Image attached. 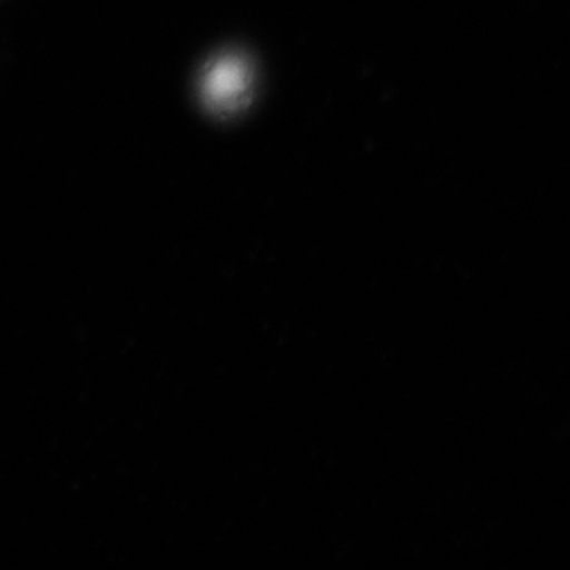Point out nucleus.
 <instances>
[{"label":"nucleus","mask_w":570,"mask_h":570,"mask_svg":"<svg viewBox=\"0 0 570 570\" xmlns=\"http://www.w3.org/2000/svg\"><path fill=\"white\" fill-rule=\"evenodd\" d=\"M246 75L243 65L224 60L207 72L204 80V97L216 109L229 108L243 95Z\"/></svg>","instance_id":"f257e3e1"}]
</instances>
